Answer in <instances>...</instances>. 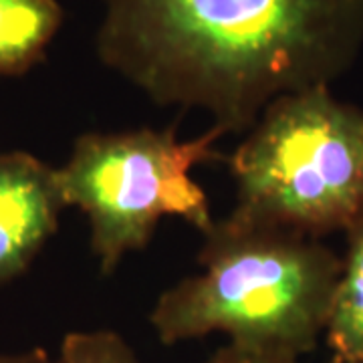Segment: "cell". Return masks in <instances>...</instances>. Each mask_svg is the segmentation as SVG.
Returning <instances> with one entry per match:
<instances>
[{
	"instance_id": "cell-1",
	"label": "cell",
	"mask_w": 363,
	"mask_h": 363,
	"mask_svg": "<svg viewBox=\"0 0 363 363\" xmlns=\"http://www.w3.org/2000/svg\"><path fill=\"white\" fill-rule=\"evenodd\" d=\"M95 52L164 107L247 133L269 105L331 85L363 47V0H99Z\"/></svg>"
},
{
	"instance_id": "cell-2",
	"label": "cell",
	"mask_w": 363,
	"mask_h": 363,
	"mask_svg": "<svg viewBox=\"0 0 363 363\" xmlns=\"http://www.w3.org/2000/svg\"><path fill=\"white\" fill-rule=\"evenodd\" d=\"M198 264L150 313L160 343L224 333L234 347L301 359L323 337L341 257L319 238L226 216L204 234Z\"/></svg>"
},
{
	"instance_id": "cell-3",
	"label": "cell",
	"mask_w": 363,
	"mask_h": 363,
	"mask_svg": "<svg viewBox=\"0 0 363 363\" xmlns=\"http://www.w3.org/2000/svg\"><path fill=\"white\" fill-rule=\"evenodd\" d=\"M226 162L234 220L309 238L363 220V109L331 85L274 99Z\"/></svg>"
},
{
	"instance_id": "cell-4",
	"label": "cell",
	"mask_w": 363,
	"mask_h": 363,
	"mask_svg": "<svg viewBox=\"0 0 363 363\" xmlns=\"http://www.w3.org/2000/svg\"><path fill=\"white\" fill-rule=\"evenodd\" d=\"M222 135L214 125L194 140H180L174 128L79 135L57 178L67 208L87 216L99 271L111 274L123 257L143 250L166 216H178L202 234L212 228L210 200L192 169L220 157Z\"/></svg>"
},
{
	"instance_id": "cell-5",
	"label": "cell",
	"mask_w": 363,
	"mask_h": 363,
	"mask_svg": "<svg viewBox=\"0 0 363 363\" xmlns=\"http://www.w3.org/2000/svg\"><path fill=\"white\" fill-rule=\"evenodd\" d=\"M65 208L57 168L21 150L0 154V285L26 272Z\"/></svg>"
},
{
	"instance_id": "cell-6",
	"label": "cell",
	"mask_w": 363,
	"mask_h": 363,
	"mask_svg": "<svg viewBox=\"0 0 363 363\" xmlns=\"http://www.w3.org/2000/svg\"><path fill=\"white\" fill-rule=\"evenodd\" d=\"M63 18L57 0H0V77H18L39 65Z\"/></svg>"
},
{
	"instance_id": "cell-7",
	"label": "cell",
	"mask_w": 363,
	"mask_h": 363,
	"mask_svg": "<svg viewBox=\"0 0 363 363\" xmlns=\"http://www.w3.org/2000/svg\"><path fill=\"white\" fill-rule=\"evenodd\" d=\"M323 339L329 363H363V220L347 233Z\"/></svg>"
},
{
	"instance_id": "cell-8",
	"label": "cell",
	"mask_w": 363,
	"mask_h": 363,
	"mask_svg": "<svg viewBox=\"0 0 363 363\" xmlns=\"http://www.w3.org/2000/svg\"><path fill=\"white\" fill-rule=\"evenodd\" d=\"M55 363H142L130 343L111 329L67 333Z\"/></svg>"
},
{
	"instance_id": "cell-9",
	"label": "cell",
	"mask_w": 363,
	"mask_h": 363,
	"mask_svg": "<svg viewBox=\"0 0 363 363\" xmlns=\"http://www.w3.org/2000/svg\"><path fill=\"white\" fill-rule=\"evenodd\" d=\"M204 363H303L295 357H281V355H269V353H257L247 351L234 345H224L216 351L212 357Z\"/></svg>"
},
{
	"instance_id": "cell-10",
	"label": "cell",
	"mask_w": 363,
	"mask_h": 363,
	"mask_svg": "<svg viewBox=\"0 0 363 363\" xmlns=\"http://www.w3.org/2000/svg\"><path fill=\"white\" fill-rule=\"evenodd\" d=\"M0 363H55V357L43 347L25 351H0Z\"/></svg>"
}]
</instances>
